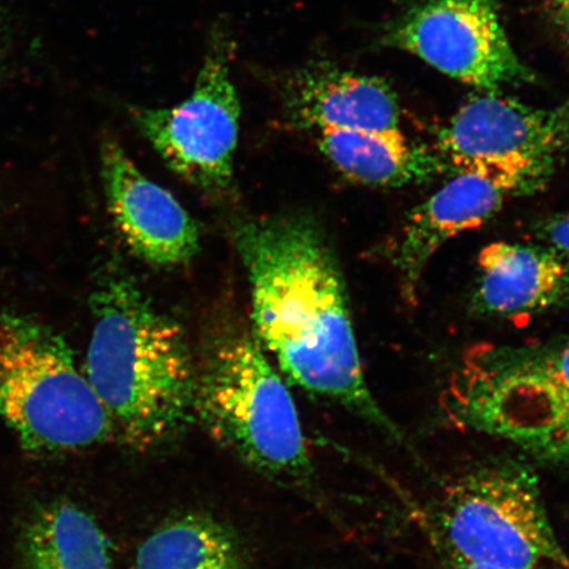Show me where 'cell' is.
I'll return each mask as SVG.
<instances>
[{
  "instance_id": "13",
  "label": "cell",
  "mask_w": 569,
  "mask_h": 569,
  "mask_svg": "<svg viewBox=\"0 0 569 569\" xmlns=\"http://www.w3.org/2000/svg\"><path fill=\"white\" fill-rule=\"evenodd\" d=\"M478 264L469 305L475 316L539 315L569 296V258L550 244L493 241L481 249Z\"/></svg>"
},
{
  "instance_id": "10",
  "label": "cell",
  "mask_w": 569,
  "mask_h": 569,
  "mask_svg": "<svg viewBox=\"0 0 569 569\" xmlns=\"http://www.w3.org/2000/svg\"><path fill=\"white\" fill-rule=\"evenodd\" d=\"M101 173L112 222L131 251L158 267L189 262L199 251V230L170 191L141 172L118 141L106 139Z\"/></svg>"
},
{
  "instance_id": "9",
  "label": "cell",
  "mask_w": 569,
  "mask_h": 569,
  "mask_svg": "<svg viewBox=\"0 0 569 569\" xmlns=\"http://www.w3.org/2000/svg\"><path fill=\"white\" fill-rule=\"evenodd\" d=\"M387 42L476 88L495 91L533 80L493 0H427L390 27Z\"/></svg>"
},
{
  "instance_id": "4",
  "label": "cell",
  "mask_w": 569,
  "mask_h": 569,
  "mask_svg": "<svg viewBox=\"0 0 569 569\" xmlns=\"http://www.w3.org/2000/svg\"><path fill=\"white\" fill-rule=\"evenodd\" d=\"M0 418L34 451L87 450L117 431L66 338L16 312H0Z\"/></svg>"
},
{
  "instance_id": "21",
  "label": "cell",
  "mask_w": 569,
  "mask_h": 569,
  "mask_svg": "<svg viewBox=\"0 0 569 569\" xmlns=\"http://www.w3.org/2000/svg\"><path fill=\"white\" fill-rule=\"evenodd\" d=\"M546 569H569V565H565V566H553V567L546 568Z\"/></svg>"
},
{
  "instance_id": "8",
  "label": "cell",
  "mask_w": 569,
  "mask_h": 569,
  "mask_svg": "<svg viewBox=\"0 0 569 569\" xmlns=\"http://www.w3.org/2000/svg\"><path fill=\"white\" fill-rule=\"evenodd\" d=\"M233 41L213 31L188 99L170 109L130 107L142 137L173 172L210 193L230 188L239 141L240 101L230 76Z\"/></svg>"
},
{
  "instance_id": "16",
  "label": "cell",
  "mask_w": 569,
  "mask_h": 569,
  "mask_svg": "<svg viewBox=\"0 0 569 569\" xmlns=\"http://www.w3.org/2000/svg\"><path fill=\"white\" fill-rule=\"evenodd\" d=\"M134 569H248L240 539L203 513L168 519L139 546Z\"/></svg>"
},
{
  "instance_id": "2",
  "label": "cell",
  "mask_w": 569,
  "mask_h": 569,
  "mask_svg": "<svg viewBox=\"0 0 569 569\" xmlns=\"http://www.w3.org/2000/svg\"><path fill=\"white\" fill-rule=\"evenodd\" d=\"M87 375L127 445L168 443L194 421L197 369L182 329L112 267L91 291Z\"/></svg>"
},
{
  "instance_id": "11",
  "label": "cell",
  "mask_w": 569,
  "mask_h": 569,
  "mask_svg": "<svg viewBox=\"0 0 569 569\" xmlns=\"http://www.w3.org/2000/svg\"><path fill=\"white\" fill-rule=\"evenodd\" d=\"M284 117L298 128L383 132L401 130L400 103L387 82L315 61L284 77Z\"/></svg>"
},
{
  "instance_id": "12",
  "label": "cell",
  "mask_w": 569,
  "mask_h": 569,
  "mask_svg": "<svg viewBox=\"0 0 569 569\" xmlns=\"http://www.w3.org/2000/svg\"><path fill=\"white\" fill-rule=\"evenodd\" d=\"M509 198L507 189L486 177L459 173L418 204L393 253L405 300L416 302L427 267L448 241L486 224Z\"/></svg>"
},
{
  "instance_id": "3",
  "label": "cell",
  "mask_w": 569,
  "mask_h": 569,
  "mask_svg": "<svg viewBox=\"0 0 569 569\" xmlns=\"http://www.w3.org/2000/svg\"><path fill=\"white\" fill-rule=\"evenodd\" d=\"M194 419L226 450L274 481L305 483L312 462L289 389L258 338L232 331L197 371Z\"/></svg>"
},
{
  "instance_id": "20",
  "label": "cell",
  "mask_w": 569,
  "mask_h": 569,
  "mask_svg": "<svg viewBox=\"0 0 569 569\" xmlns=\"http://www.w3.org/2000/svg\"><path fill=\"white\" fill-rule=\"evenodd\" d=\"M433 549H436L440 561H442V567L445 569H497L492 567L481 566L471 563V561H466L453 555L452 552L445 549L443 546H440L437 542H433Z\"/></svg>"
},
{
  "instance_id": "5",
  "label": "cell",
  "mask_w": 569,
  "mask_h": 569,
  "mask_svg": "<svg viewBox=\"0 0 569 569\" xmlns=\"http://www.w3.org/2000/svg\"><path fill=\"white\" fill-rule=\"evenodd\" d=\"M425 526L433 542L471 563L497 569L569 565L538 476L522 461L488 462L461 475Z\"/></svg>"
},
{
  "instance_id": "1",
  "label": "cell",
  "mask_w": 569,
  "mask_h": 569,
  "mask_svg": "<svg viewBox=\"0 0 569 569\" xmlns=\"http://www.w3.org/2000/svg\"><path fill=\"white\" fill-rule=\"evenodd\" d=\"M234 244L251 284L254 337L288 379L407 445L368 386L343 276L315 220H249Z\"/></svg>"
},
{
  "instance_id": "6",
  "label": "cell",
  "mask_w": 569,
  "mask_h": 569,
  "mask_svg": "<svg viewBox=\"0 0 569 569\" xmlns=\"http://www.w3.org/2000/svg\"><path fill=\"white\" fill-rule=\"evenodd\" d=\"M433 151L446 172L486 177L511 197L537 193L569 151V98L550 109L473 98L440 131Z\"/></svg>"
},
{
  "instance_id": "14",
  "label": "cell",
  "mask_w": 569,
  "mask_h": 569,
  "mask_svg": "<svg viewBox=\"0 0 569 569\" xmlns=\"http://www.w3.org/2000/svg\"><path fill=\"white\" fill-rule=\"evenodd\" d=\"M318 144L341 174L367 187L402 188L446 172L433 149L411 146L401 130H323Z\"/></svg>"
},
{
  "instance_id": "18",
  "label": "cell",
  "mask_w": 569,
  "mask_h": 569,
  "mask_svg": "<svg viewBox=\"0 0 569 569\" xmlns=\"http://www.w3.org/2000/svg\"><path fill=\"white\" fill-rule=\"evenodd\" d=\"M536 234L542 243L550 244L569 258V211L553 213L540 220Z\"/></svg>"
},
{
  "instance_id": "17",
  "label": "cell",
  "mask_w": 569,
  "mask_h": 569,
  "mask_svg": "<svg viewBox=\"0 0 569 569\" xmlns=\"http://www.w3.org/2000/svg\"><path fill=\"white\" fill-rule=\"evenodd\" d=\"M539 461L569 465V408L517 445Z\"/></svg>"
},
{
  "instance_id": "15",
  "label": "cell",
  "mask_w": 569,
  "mask_h": 569,
  "mask_svg": "<svg viewBox=\"0 0 569 569\" xmlns=\"http://www.w3.org/2000/svg\"><path fill=\"white\" fill-rule=\"evenodd\" d=\"M24 569H113L109 537L87 510L68 501L36 513L21 539Z\"/></svg>"
},
{
  "instance_id": "19",
  "label": "cell",
  "mask_w": 569,
  "mask_h": 569,
  "mask_svg": "<svg viewBox=\"0 0 569 569\" xmlns=\"http://www.w3.org/2000/svg\"><path fill=\"white\" fill-rule=\"evenodd\" d=\"M551 23L569 44V0H546Z\"/></svg>"
},
{
  "instance_id": "7",
  "label": "cell",
  "mask_w": 569,
  "mask_h": 569,
  "mask_svg": "<svg viewBox=\"0 0 569 569\" xmlns=\"http://www.w3.org/2000/svg\"><path fill=\"white\" fill-rule=\"evenodd\" d=\"M445 408L455 423L517 446L569 408V338L469 353Z\"/></svg>"
}]
</instances>
